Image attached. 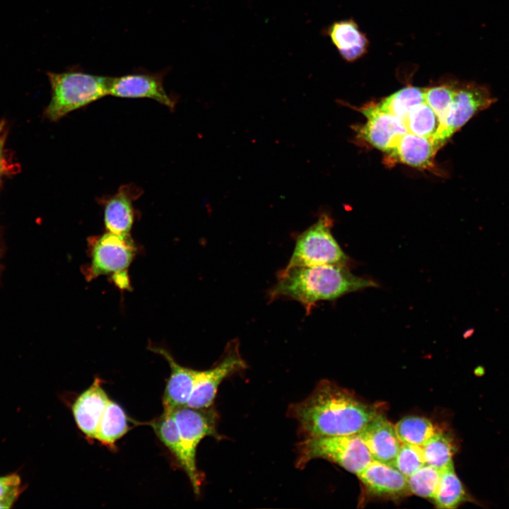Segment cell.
Returning a JSON list of instances; mask_svg holds the SVG:
<instances>
[{"label":"cell","mask_w":509,"mask_h":509,"mask_svg":"<svg viewBox=\"0 0 509 509\" xmlns=\"http://www.w3.org/2000/svg\"><path fill=\"white\" fill-rule=\"evenodd\" d=\"M378 414L373 405L328 380L288 409L303 438L358 434Z\"/></svg>","instance_id":"6da1fadb"},{"label":"cell","mask_w":509,"mask_h":509,"mask_svg":"<svg viewBox=\"0 0 509 509\" xmlns=\"http://www.w3.org/2000/svg\"><path fill=\"white\" fill-rule=\"evenodd\" d=\"M378 286L370 279L356 276L344 264L286 266L278 272L267 296L271 302L296 300L310 312L320 301L333 300L349 293Z\"/></svg>","instance_id":"7a4b0ae2"},{"label":"cell","mask_w":509,"mask_h":509,"mask_svg":"<svg viewBox=\"0 0 509 509\" xmlns=\"http://www.w3.org/2000/svg\"><path fill=\"white\" fill-rule=\"evenodd\" d=\"M51 99L44 115L57 121L69 113L109 95L111 78L72 68L63 72L47 74Z\"/></svg>","instance_id":"3957f363"},{"label":"cell","mask_w":509,"mask_h":509,"mask_svg":"<svg viewBox=\"0 0 509 509\" xmlns=\"http://www.w3.org/2000/svg\"><path fill=\"white\" fill-rule=\"evenodd\" d=\"M296 464L303 468L314 459H325L358 474L373 458L358 434L303 438L297 445Z\"/></svg>","instance_id":"277c9868"},{"label":"cell","mask_w":509,"mask_h":509,"mask_svg":"<svg viewBox=\"0 0 509 509\" xmlns=\"http://www.w3.org/2000/svg\"><path fill=\"white\" fill-rule=\"evenodd\" d=\"M88 247L90 263L85 267V277L90 281L101 275H112L119 287L129 288L127 271L136 250L130 235L107 232L90 238Z\"/></svg>","instance_id":"5b68a950"},{"label":"cell","mask_w":509,"mask_h":509,"mask_svg":"<svg viewBox=\"0 0 509 509\" xmlns=\"http://www.w3.org/2000/svg\"><path fill=\"white\" fill-rule=\"evenodd\" d=\"M332 219L322 214L300 233L286 267L344 264L349 262L332 233Z\"/></svg>","instance_id":"8992f818"},{"label":"cell","mask_w":509,"mask_h":509,"mask_svg":"<svg viewBox=\"0 0 509 509\" xmlns=\"http://www.w3.org/2000/svg\"><path fill=\"white\" fill-rule=\"evenodd\" d=\"M246 368L247 364L240 352L238 340H230L219 360L212 367L199 370L187 406L196 409L213 406L222 382L226 378Z\"/></svg>","instance_id":"52a82bcc"},{"label":"cell","mask_w":509,"mask_h":509,"mask_svg":"<svg viewBox=\"0 0 509 509\" xmlns=\"http://www.w3.org/2000/svg\"><path fill=\"white\" fill-rule=\"evenodd\" d=\"M166 72L136 71L112 77L109 95L123 98H149L170 110L175 109L177 100L164 87Z\"/></svg>","instance_id":"ba28073f"},{"label":"cell","mask_w":509,"mask_h":509,"mask_svg":"<svg viewBox=\"0 0 509 509\" xmlns=\"http://www.w3.org/2000/svg\"><path fill=\"white\" fill-rule=\"evenodd\" d=\"M180 438L190 462L196 464L197 448L206 436L219 438L217 432L218 414L213 406L196 409L187 406L172 411Z\"/></svg>","instance_id":"9c48e42d"},{"label":"cell","mask_w":509,"mask_h":509,"mask_svg":"<svg viewBox=\"0 0 509 509\" xmlns=\"http://www.w3.org/2000/svg\"><path fill=\"white\" fill-rule=\"evenodd\" d=\"M367 121L361 128V137L378 149L391 153L407 131L399 118L382 110L378 104L364 107Z\"/></svg>","instance_id":"30bf717a"},{"label":"cell","mask_w":509,"mask_h":509,"mask_svg":"<svg viewBox=\"0 0 509 509\" xmlns=\"http://www.w3.org/2000/svg\"><path fill=\"white\" fill-rule=\"evenodd\" d=\"M495 101L486 86L474 83H458L456 95L450 108L445 134L449 139L476 113L490 107Z\"/></svg>","instance_id":"8fae6325"},{"label":"cell","mask_w":509,"mask_h":509,"mask_svg":"<svg viewBox=\"0 0 509 509\" xmlns=\"http://www.w3.org/2000/svg\"><path fill=\"white\" fill-rule=\"evenodd\" d=\"M141 194L139 187L128 184L119 187L116 193L100 198L107 232L130 235L135 218L134 201Z\"/></svg>","instance_id":"7c38bea8"},{"label":"cell","mask_w":509,"mask_h":509,"mask_svg":"<svg viewBox=\"0 0 509 509\" xmlns=\"http://www.w3.org/2000/svg\"><path fill=\"white\" fill-rule=\"evenodd\" d=\"M356 475L373 496L398 498L410 492L406 477L394 466L380 461L373 460Z\"/></svg>","instance_id":"4fadbf2b"},{"label":"cell","mask_w":509,"mask_h":509,"mask_svg":"<svg viewBox=\"0 0 509 509\" xmlns=\"http://www.w3.org/2000/svg\"><path fill=\"white\" fill-rule=\"evenodd\" d=\"M373 460L393 466L401 445L393 426L382 414H377L358 433Z\"/></svg>","instance_id":"5bb4252c"},{"label":"cell","mask_w":509,"mask_h":509,"mask_svg":"<svg viewBox=\"0 0 509 509\" xmlns=\"http://www.w3.org/2000/svg\"><path fill=\"white\" fill-rule=\"evenodd\" d=\"M110 401L96 378L92 385L83 392L72 405V412L78 428L88 438L95 436L103 414Z\"/></svg>","instance_id":"9a60e30c"},{"label":"cell","mask_w":509,"mask_h":509,"mask_svg":"<svg viewBox=\"0 0 509 509\" xmlns=\"http://www.w3.org/2000/svg\"><path fill=\"white\" fill-rule=\"evenodd\" d=\"M151 350L163 356L170 367L163 397V411L172 412L187 406L199 370L180 365L163 348L152 347Z\"/></svg>","instance_id":"2e32d148"},{"label":"cell","mask_w":509,"mask_h":509,"mask_svg":"<svg viewBox=\"0 0 509 509\" xmlns=\"http://www.w3.org/2000/svg\"><path fill=\"white\" fill-rule=\"evenodd\" d=\"M158 438L168 448L187 474L194 493L199 495L202 483V475L196 464L189 460L184 448L177 423L172 412L163 414L149 424Z\"/></svg>","instance_id":"e0dca14e"},{"label":"cell","mask_w":509,"mask_h":509,"mask_svg":"<svg viewBox=\"0 0 509 509\" xmlns=\"http://www.w3.org/2000/svg\"><path fill=\"white\" fill-rule=\"evenodd\" d=\"M327 34L347 62H354L368 52V39L352 19L334 22L328 28Z\"/></svg>","instance_id":"ac0fdd59"},{"label":"cell","mask_w":509,"mask_h":509,"mask_svg":"<svg viewBox=\"0 0 509 509\" xmlns=\"http://www.w3.org/2000/svg\"><path fill=\"white\" fill-rule=\"evenodd\" d=\"M439 148L432 139L406 132L397 143L390 153L400 162L419 168H428Z\"/></svg>","instance_id":"d6986e66"},{"label":"cell","mask_w":509,"mask_h":509,"mask_svg":"<svg viewBox=\"0 0 509 509\" xmlns=\"http://www.w3.org/2000/svg\"><path fill=\"white\" fill-rule=\"evenodd\" d=\"M458 83H445L425 88V102L437 115L440 127L432 138L440 148L448 140L445 135L446 122L455 99Z\"/></svg>","instance_id":"ffe728a7"},{"label":"cell","mask_w":509,"mask_h":509,"mask_svg":"<svg viewBox=\"0 0 509 509\" xmlns=\"http://www.w3.org/2000/svg\"><path fill=\"white\" fill-rule=\"evenodd\" d=\"M129 428L125 411L114 401L110 399L99 423L95 439L109 447L127 433Z\"/></svg>","instance_id":"44dd1931"},{"label":"cell","mask_w":509,"mask_h":509,"mask_svg":"<svg viewBox=\"0 0 509 509\" xmlns=\"http://www.w3.org/2000/svg\"><path fill=\"white\" fill-rule=\"evenodd\" d=\"M425 464L439 471L453 467L457 449L452 437L440 429L422 446Z\"/></svg>","instance_id":"7402d4cb"},{"label":"cell","mask_w":509,"mask_h":509,"mask_svg":"<svg viewBox=\"0 0 509 509\" xmlns=\"http://www.w3.org/2000/svg\"><path fill=\"white\" fill-rule=\"evenodd\" d=\"M469 501L462 483L457 477L454 466L440 472L438 487L433 499L435 506L442 509H452Z\"/></svg>","instance_id":"603a6c76"},{"label":"cell","mask_w":509,"mask_h":509,"mask_svg":"<svg viewBox=\"0 0 509 509\" xmlns=\"http://www.w3.org/2000/svg\"><path fill=\"white\" fill-rule=\"evenodd\" d=\"M401 443L422 446L440 429L429 419L419 416L402 418L394 426Z\"/></svg>","instance_id":"cb8c5ba5"},{"label":"cell","mask_w":509,"mask_h":509,"mask_svg":"<svg viewBox=\"0 0 509 509\" xmlns=\"http://www.w3.org/2000/svg\"><path fill=\"white\" fill-rule=\"evenodd\" d=\"M425 102V88L409 86L388 97L378 105L384 110L403 120L415 106Z\"/></svg>","instance_id":"d4e9b609"},{"label":"cell","mask_w":509,"mask_h":509,"mask_svg":"<svg viewBox=\"0 0 509 509\" xmlns=\"http://www.w3.org/2000/svg\"><path fill=\"white\" fill-rule=\"evenodd\" d=\"M402 122L407 132L428 139H432L440 127L437 115L426 102L411 110Z\"/></svg>","instance_id":"484cf974"},{"label":"cell","mask_w":509,"mask_h":509,"mask_svg":"<svg viewBox=\"0 0 509 509\" xmlns=\"http://www.w3.org/2000/svg\"><path fill=\"white\" fill-rule=\"evenodd\" d=\"M440 478V471L428 464L406 477L411 493L432 500L435 498Z\"/></svg>","instance_id":"4316f807"},{"label":"cell","mask_w":509,"mask_h":509,"mask_svg":"<svg viewBox=\"0 0 509 509\" xmlns=\"http://www.w3.org/2000/svg\"><path fill=\"white\" fill-rule=\"evenodd\" d=\"M425 464L421 446L401 443L393 466L406 477L411 476Z\"/></svg>","instance_id":"83f0119b"},{"label":"cell","mask_w":509,"mask_h":509,"mask_svg":"<svg viewBox=\"0 0 509 509\" xmlns=\"http://www.w3.org/2000/svg\"><path fill=\"white\" fill-rule=\"evenodd\" d=\"M21 491V480L18 474L0 476V499Z\"/></svg>","instance_id":"f1b7e54d"},{"label":"cell","mask_w":509,"mask_h":509,"mask_svg":"<svg viewBox=\"0 0 509 509\" xmlns=\"http://www.w3.org/2000/svg\"><path fill=\"white\" fill-rule=\"evenodd\" d=\"M4 141H5V136L4 135L0 136V176L3 172L4 170Z\"/></svg>","instance_id":"f546056e"},{"label":"cell","mask_w":509,"mask_h":509,"mask_svg":"<svg viewBox=\"0 0 509 509\" xmlns=\"http://www.w3.org/2000/svg\"><path fill=\"white\" fill-rule=\"evenodd\" d=\"M4 122H0V136H1V134H2L3 129H4Z\"/></svg>","instance_id":"4dcf8cb0"}]
</instances>
